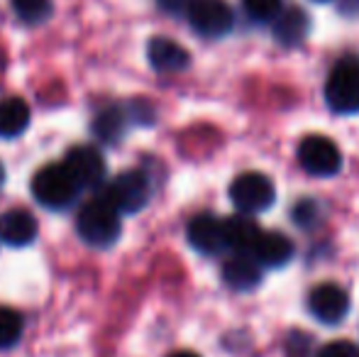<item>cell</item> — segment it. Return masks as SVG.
Listing matches in <instances>:
<instances>
[{
	"instance_id": "cell-18",
	"label": "cell",
	"mask_w": 359,
	"mask_h": 357,
	"mask_svg": "<svg viewBox=\"0 0 359 357\" xmlns=\"http://www.w3.org/2000/svg\"><path fill=\"white\" fill-rule=\"evenodd\" d=\"M128 130V113L120 105H108L93 118V135L103 142H118Z\"/></svg>"
},
{
	"instance_id": "cell-20",
	"label": "cell",
	"mask_w": 359,
	"mask_h": 357,
	"mask_svg": "<svg viewBox=\"0 0 359 357\" xmlns=\"http://www.w3.org/2000/svg\"><path fill=\"white\" fill-rule=\"evenodd\" d=\"M13 10L25 25H42L49 20L54 5L52 0H13Z\"/></svg>"
},
{
	"instance_id": "cell-13",
	"label": "cell",
	"mask_w": 359,
	"mask_h": 357,
	"mask_svg": "<svg viewBox=\"0 0 359 357\" xmlns=\"http://www.w3.org/2000/svg\"><path fill=\"white\" fill-rule=\"evenodd\" d=\"M149 64L159 74H179L191 64V54L169 37H154L147 47Z\"/></svg>"
},
{
	"instance_id": "cell-1",
	"label": "cell",
	"mask_w": 359,
	"mask_h": 357,
	"mask_svg": "<svg viewBox=\"0 0 359 357\" xmlns=\"http://www.w3.org/2000/svg\"><path fill=\"white\" fill-rule=\"evenodd\" d=\"M76 233L90 248H110L123 233L120 213L103 196L90 198L88 203L81 206L79 215H76Z\"/></svg>"
},
{
	"instance_id": "cell-3",
	"label": "cell",
	"mask_w": 359,
	"mask_h": 357,
	"mask_svg": "<svg viewBox=\"0 0 359 357\" xmlns=\"http://www.w3.org/2000/svg\"><path fill=\"white\" fill-rule=\"evenodd\" d=\"M325 100L335 113H359V57H345L332 67Z\"/></svg>"
},
{
	"instance_id": "cell-7",
	"label": "cell",
	"mask_w": 359,
	"mask_h": 357,
	"mask_svg": "<svg viewBox=\"0 0 359 357\" xmlns=\"http://www.w3.org/2000/svg\"><path fill=\"white\" fill-rule=\"evenodd\" d=\"M298 162L313 177H335L342 167V154L330 137L308 135L298 144Z\"/></svg>"
},
{
	"instance_id": "cell-16",
	"label": "cell",
	"mask_w": 359,
	"mask_h": 357,
	"mask_svg": "<svg viewBox=\"0 0 359 357\" xmlns=\"http://www.w3.org/2000/svg\"><path fill=\"white\" fill-rule=\"evenodd\" d=\"M222 281L235 291H252L262 281V267L252 255H235L222 267Z\"/></svg>"
},
{
	"instance_id": "cell-6",
	"label": "cell",
	"mask_w": 359,
	"mask_h": 357,
	"mask_svg": "<svg viewBox=\"0 0 359 357\" xmlns=\"http://www.w3.org/2000/svg\"><path fill=\"white\" fill-rule=\"evenodd\" d=\"M186 15H189L194 32L205 39L225 37L235 25V15L225 0H191Z\"/></svg>"
},
{
	"instance_id": "cell-2",
	"label": "cell",
	"mask_w": 359,
	"mask_h": 357,
	"mask_svg": "<svg viewBox=\"0 0 359 357\" xmlns=\"http://www.w3.org/2000/svg\"><path fill=\"white\" fill-rule=\"evenodd\" d=\"M81 186L76 184L64 162L47 164L32 179V196L49 210H67L76 203Z\"/></svg>"
},
{
	"instance_id": "cell-22",
	"label": "cell",
	"mask_w": 359,
	"mask_h": 357,
	"mask_svg": "<svg viewBox=\"0 0 359 357\" xmlns=\"http://www.w3.org/2000/svg\"><path fill=\"white\" fill-rule=\"evenodd\" d=\"M318 357H359V345L350 340H332L318 350Z\"/></svg>"
},
{
	"instance_id": "cell-9",
	"label": "cell",
	"mask_w": 359,
	"mask_h": 357,
	"mask_svg": "<svg viewBox=\"0 0 359 357\" xmlns=\"http://www.w3.org/2000/svg\"><path fill=\"white\" fill-rule=\"evenodd\" d=\"M308 309L320 323L335 325L350 314V296L337 284H320L308 296Z\"/></svg>"
},
{
	"instance_id": "cell-23",
	"label": "cell",
	"mask_w": 359,
	"mask_h": 357,
	"mask_svg": "<svg viewBox=\"0 0 359 357\" xmlns=\"http://www.w3.org/2000/svg\"><path fill=\"white\" fill-rule=\"evenodd\" d=\"M316 210H318V206L313 203V201H301L298 203V208H296V223L298 225H311V223H316Z\"/></svg>"
},
{
	"instance_id": "cell-12",
	"label": "cell",
	"mask_w": 359,
	"mask_h": 357,
	"mask_svg": "<svg viewBox=\"0 0 359 357\" xmlns=\"http://www.w3.org/2000/svg\"><path fill=\"white\" fill-rule=\"evenodd\" d=\"M37 238V220L29 210L13 208L0 215V243L8 248H25Z\"/></svg>"
},
{
	"instance_id": "cell-24",
	"label": "cell",
	"mask_w": 359,
	"mask_h": 357,
	"mask_svg": "<svg viewBox=\"0 0 359 357\" xmlns=\"http://www.w3.org/2000/svg\"><path fill=\"white\" fill-rule=\"evenodd\" d=\"M156 3H159V8L166 10V13H186L191 0H156Z\"/></svg>"
},
{
	"instance_id": "cell-19",
	"label": "cell",
	"mask_w": 359,
	"mask_h": 357,
	"mask_svg": "<svg viewBox=\"0 0 359 357\" xmlns=\"http://www.w3.org/2000/svg\"><path fill=\"white\" fill-rule=\"evenodd\" d=\"M22 330H25L22 316L15 309L0 306V350L18 345L20 338H22Z\"/></svg>"
},
{
	"instance_id": "cell-25",
	"label": "cell",
	"mask_w": 359,
	"mask_h": 357,
	"mask_svg": "<svg viewBox=\"0 0 359 357\" xmlns=\"http://www.w3.org/2000/svg\"><path fill=\"white\" fill-rule=\"evenodd\" d=\"M169 357H201V355L191 353V350H179V353H171Z\"/></svg>"
},
{
	"instance_id": "cell-27",
	"label": "cell",
	"mask_w": 359,
	"mask_h": 357,
	"mask_svg": "<svg viewBox=\"0 0 359 357\" xmlns=\"http://www.w3.org/2000/svg\"><path fill=\"white\" fill-rule=\"evenodd\" d=\"M318 3H325V0H318Z\"/></svg>"
},
{
	"instance_id": "cell-8",
	"label": "cell",
	"mask_w": 359,
	"mask_h": 357,
	"mask_svg": "<svg viewBox=\"0 0 359 357\" xmlns=\"http://www.w3.org/2000/svg\"><path fill=\"white\" fill-rule=\"evenodd\" d=\"M64 167L69 169V174H72L81 189H95L105 179L103 154H100V149L88 147V144H79V147L69 149Z\"/></svg>"
},
{
	"instance_id": "cell-10",
	"label": "cell",
	"mask_w": 359,
	"mask_h": 357,
	"mask_svg": "<svg viewBox=\"0 0 359 357\" xmlns=\"http://www.w3.org/2000/svg\"><path fill=\"white\" fill-rule=\"evenodd\" d=\"M293 252V243L286 238L284 233H276V230H262L259 238H257L255 248H252V257L259 267H284L291 262Z\"/></svg>"
},
{
	"instance_id": "cell-5",
	"label": "cell",
	"mask_w": 359,
	"mask_h": 357,
	"mask_svg": "<svg viewBox=\"0 0 359 357\" xmlns=\"http://www.w3.org/2000/svg\"><path fill=\"white\" fill-rule=\"evenodd\" d=\"M230 198L240 213H262V210L271 208L276 198V189L269 177L259 172H247L230 184Z\"/></svg>"
},
{
	"instance_id": "cell-26",
	"label": "cell",
	"mask_w": 359,
	"mask_h": 357,
	"mask_svg": "<svg viewBox=\"0 0 359 357\" xmlns=\"http://www.w3.org/2000/svg\"><path fill=\"white\" fill-rule=\"evenodd\" d=\"M3 181H5V169H3V164H0V186H3Z\"/></svg>"
},
{
	"instance_id": "cell-21",
	"label": "cell",
	"mask_w": 359,
	"mask_h": 357,
	"mask_svg": "<svg viewBox=\"0 0 359 357\" xmlns=\"http://www.w3.org/2000/svg\"><path fill=\"white\" fill-rule=\"evenodd\" d=\"M242 5L255 22H271L281 13V0H242Z\"/></svg>"
},
{
	"instance_id": "cell-4",
	"label": "cell",
	"mask_w": 359,
	"mask_h": 357,
	"mask_svg": "<svg viewBox=\"0 0 359 357\" xmlns=\"http://www.w3.org/2000/svg\"><path fill=\"white\" fill-rule=\"evenodd\" d=\"M151 196V184L149 177L140 169H130V172L118 174L103 191V198L118 210L120 215L123 213H137L142 210L147 203H149Z\"/></svg>"
},
{
	"instance_id": "cell-15",
	"label": "cell",
	"mask_w": 359,
	"mask_h": 357,
	"mask_svg": "<svg viewBox=\"0 0 359 357\" xmlns=\"http://www.w3.org/2000/svg\"><path fill=\"white\" fill-rule=\"evenodd\" d=\"M271 22H274V37L281 47H298L308 37V29H311V20L301 8L281 10Z\"/></svg>"
},
{
	"instance_id": "cell-17",
	"label": "cell",
	"mask_w": 359,
	"mask_h": 357,
	"mask_svg": "<svg viewBox=\"0 0 359 357\" xmlns=\"http://www.w3.org/2000/svg\"><path fill=\"white\" fill-rule=\"evenodd\" d=\"M29 125V105L18 95L0 100V137L15 140L27 130Z\"/></svg>"
},
{
	"instance_id": "cell-11",
	"label": "cell",
	"mask_w": 359,
	"mask_h": 357,
	"mask_svg": "<svg viewBox=\"0 0 359 357\" xmlns=\"http://www.w3.org/2000/svg\"><path fill=\"white\" fill-rule=\"evenodd\" d=\"M189 243L201 255H220L225 250L222 238V220L213 213H201L189 223Z\"/></svg>"
},
{
	"instance_id": "cell-14",
	"label": "cell",
	"mask_w": 359,
	"mask_h": 357,
	"mask_svg": "<svg viewBox=\"0 0 359 357\" xmlns=\"http://www.w3.org/2000/svg\"><path fill=\"white\" fill-rule=\"evenodd\" d=\"M259 225L247 213L232 215L222 220V238H225V250H232L235 255H252L257 238H259Z\"/></svg>"
}]
</instances>
